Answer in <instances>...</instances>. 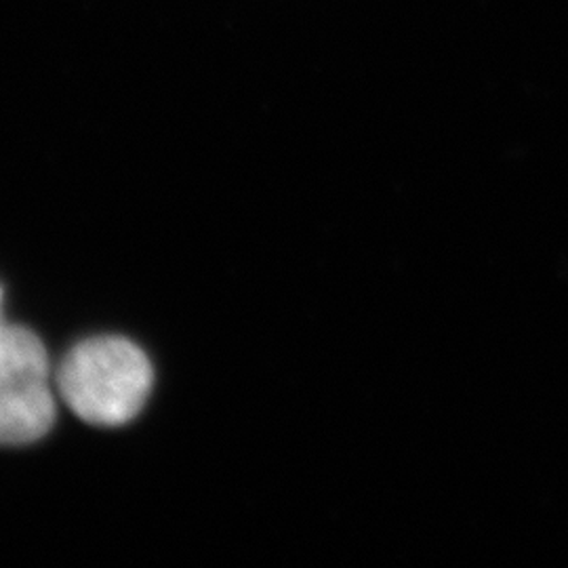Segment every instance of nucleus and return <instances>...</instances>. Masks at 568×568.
<instances>
[{
	"mask_svg": "<svg viewBox=\"0 0 568 568\" xmlns=\"http://www.w3.org/2000/svg\"><path fill=\"white\" fill-rule=\"evenodd\" d=\"M154 371L140 345L124 337H91L74 345L55 373L61 400L91 426L135 419L150 398Z\"/></svg>",
	"mask_w": 568,
	"mask_h": 568,
	"instance_id": "f257e3e1",
	"label": "nucleus"
},
{
	"mask_svg": "<svg viewBox=\"0 0 568 568\" xmlns=\"http://www.w3.org/2000/svg\"><path fill=\"white\" fill-rule=\"evenodd\" d=\"M4 325V318H2V291H0V326Z\"/></svg>",
	"mask_w": 568,
	"mask_h": 568,
	"instance_id": "7ed1b4c3",
	"label": "nucleus"
},
{
	"mask_svg": "<svg viewBox=\"0 0 568 568\" xmlns=\"http://www.w3.org/2000/svg\"><path fill=\"white\" fill-rule=\"evenodd\" d=\"M58 403L41 339L18 325L0 326V447L41 440L55 424Z\"/></svg>",
	"mask_w": 568,
	"mask_h": 568,
	"instance_id": "f03ea898",
	"label": "nucleus"
}]
</instances>
